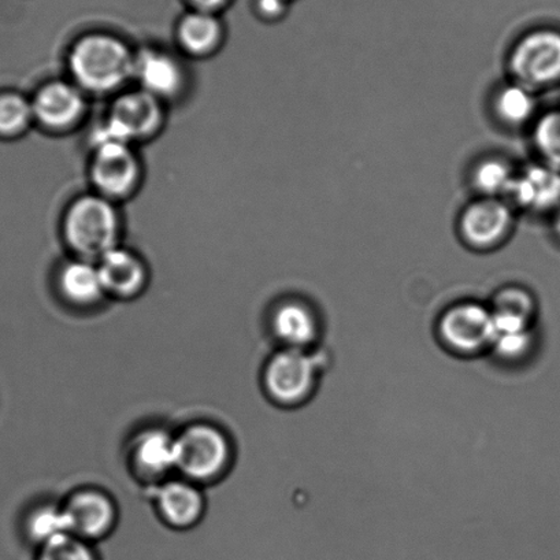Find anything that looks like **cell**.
<instances>
[{
	"label": "cell",
	"mask_w": 560,
	"mask_h": 560,
	"mask_svg": "<svg viewBox=\"0 0 560 560\" xmlns=\"http://www.w3.org/2000/svg\"><path fill=\"white\" fill-rule=\"evenodd\" d=\"M37 560H97V558L89 541L68 535L40 547Z\"/></svg>",
	"instance_id": "cell-26"
},
{
	"label": "cell",
	"mask_w": 560,
	"mask_h": 560,
	"mask_svg": "<svg viewBox=\"0 0 560 560\" xmlns=\"http://www.w3.org/2000/svg\"><path fill=\"white\" fill-rule=\"evenodd\" d=\"M32 102L15 92L0 94V138H14L34 121Z\"/></svg>",
	"instance_id": "cell-24"
},
{
	"label": "cell",
	"mask_w": 560,
	"mask_h": 560,
	"mask_svg": "<svg viewBox=\"0 0 560 560\" xmlns=\"http://www.w3.org/2000/svg\"><path fill=\"white\" fill-rule=\"evenodd\" d=\"M70 533L85 541L101 540L116 527L118 510L114 500L100 489L85 488L74 492L63 504Z\"/></svg>",
	"instance_id": "cell-10"
},
{
	"label": "cell",
	"mask_w": 560,
	"mask_h": 560,
	"mask_svg": "<svg viewBox=\"0 0 560 560\" xmlns=\"http://www.w3.org/2000/svg\"><path fill=\"white\" fill-rule=\"evenodd\" d=\"M25 532L31 540L40 547L57 538L72 535L63 505L57 508L52 504H43L32 510L25 520Z\"/></svg>",
	"instance_id": "cell-22"
},
{
	"label": "cell",
	"mask_w": 560,
	"mask_h": 560,
	"mask_svg": "<svg viewBox=\"0 0 560 560\" xmlns=\"http://www.w3.org/2000/svg\"><path fill=\"white\" fill-rule=\"evenodd\" d=\"M92 179L101 197L108 200L128 197L140 178V163L130 144L96 141Z\"/></svg>",
	"instance_id": "cell-9"
},
{
	"label": "cell",
	"mask_w": 560,
	"mask_h": 560,
	"mask_svg": "<svg viewBox=\"0 0 560 560\" xmlns=\"http://www.w3.org/2000/svg\"><path fill=\"white\" fill-rule=\"evenodd\" d=\"M439 337L451 352L476 355L492 348L494 325L491 307L460 302L445 310L439 319Z\"/></svg>",
	"instance_id": "cell-7"
},
{
	"label": "cell",
	"mask_w": 560,
	"mask_h": 560,
	"mask_svg": "<svg viewBox=\"0 0 560 560\" xmlns=\"http://www.w3.org/2000/svg\"><path fill=\"white\" fill-rule=\"evenodd\" d=\"M318 382V362L307 351L284 348L266 363L264 385L277 405L301 406L313 395Z\"/></svg>",
	"instance_id": "cell-6"
},
{
	"label": "cell",
	"mask_w": 560,
	"mask_h": 560,
	"mask_svg": "<svg viewBox=\"0 0 560 560\" xmlns=\"http://www.w3.org/2000/svg\"><path fill=\"white\" fill-rule=\"evenodd\" d=\"M492 313L509 315L532 323L536 314V299L524 287L509 285L493 296Z\"/></svg>",
	"instance_id": "cell-25"
},
{
	"label": "cell",
	"mask_w": 560,
	"mask_h": 560,
	"mask_svg": "<svg viewBox=\"0 0 560 560\" xmlns=\"http://www.w3.org/2000/svg\"><path fill=\"white\" fill-rule=\"evenodd\" d=\"M163 122L161 101L143 90L127 92L113 103L105 125L100 129L110 138L132 144L160 130Z\"/></svg>",
	"instance_id": "cell-8"
},
{
	"label": "cell",
	"mask_w": 560,
	"mask_h": 560,
	"mask_svg": "<svg viewBox=\"0 0 560 560\" xmlns=\"http://www.w3.org/2000/svg\"><path fill=\"white\" fill-rule=\"evenodd\" d=\"M492 112L503 127L521 129L533 125L538 117L536 92L514 81L499 86L492 97Z\"/></svg>",
	"instance_id": "cell-18"
},
{
	"label": "cell",
	"mask_w": 560,
	"mask_h": 560,
	"mask_svg": "<svg viewBox=\"0 0 560 560\" xmlns=\"http://www.w3.org/2000/svg\"><path fill=\"white\" fill-rule=\"evenodd\" d=\"M508 200L515 210L530 214H553L560 209V171L540 161L518 167Z\"/></svg>",
	"instance_id": "cell-11"
},
{
	"label": "cell",
	"mask_w": 560,
	"mask_h": 560,
	"mask_svg": "<svg viewBox=\"0 0 560 560\" xmlns=\"http://www.w3.org/2000/svg\"><path fill=\"white\" fill-rule=\"evenodd\" d=\"M156 508L163 521L174 529H189L205 514L206 500L198 483L188 480L167 481L158 489Z\"/></svg>",
	"instance_id": "cell-13"
},
{
	"label": "cell",
	"mask_w": 560,
	"mask_h": 560,
	"mask_svg": "<svg viewBox=\"0 0 560 560\" xmlns=\"http://www.w3.org/2000/svg\"><path fill=\"white\" fill-rule=\"evenodd\" d=\"M518 167L503 156H486L472 165L470 187L480 198L509 199Z\"/></svg>",
	"instance_id": "cell-20"
},
{
	"label": "cell",
	"mask_w": 560,
	"mask_h": 560,
	"mask_svg": "<svg viewBox=\"0 0 560 560\" xmlns=\"http://www.w3.org/2000/svg\"><path fill=\"white\" fill-rule=\"evenodd\" d=\"M259 13L268 20H279L285 14L288 0H258Z\"/></svg>",
	"instance_id": "cell-28"
},
{
	"label": "cell",
	"mask_w": 560,
	"mask_h": 560,
	"mask_svg": "<svg viewBox=\"0 0 560 560\" xmlns=\"http://www.w3.org/2000/svg\"><path fill=\"white\" fill-rule=\"evenodd\" d=\"M552 231L553 235L557 236L560 242V209L552 214Z\"/></svg>",
	"instance_id": "cell-30"
},
{
	"label": "cell",
	"mask_w": 560,
	"mask_h": 560,
	"mask_svg": "<svg viewBox=\"0 0 560 560\" xmlns=\"http://www.w3.org/2000/svg\"><path fill=\"white\" fill-rule=\"evenodd\" d=\"M232 445L220 428L199 422L176 436V471L184 480L209 483L230 469Z\"/></svg>",
	"instance_id": "cell-4"
},
{
	"label": "cell",
	"mask_w": 560,
	"mask_h": 560,
	"mask_svg": "<svg viewBox=\"0 0 560 560\" xmlns=\"http://www.w3.org/2000/svg\"><path fill=\"white\" fill-rule=\"evenodd\" d=\"M121 222L112 200L84 197L75 200L65 219V236L81 259L97 262L118 247Z\"/></svg>",
	"instance_id": "cell-2"
},
{
	"label": "cell",
	"mask_w": 560,
	"mask_h": 560,
	"mask_svg": "<svg viewBox=\"0 0 560 560\" xmlns=\"http://www.w3.org/2000/svg\"><path fill=\"white\" fill-rule=\"evenodd\" d=\"M132 460L141 476L152 480L166 477L176 471V436L162 429L140 433L133 442Z\"/></svg>",
	"instance_id": "cell-17"
},
{
	"label": "cell",
	"mask_w": 560,
	"mask_h": 560,
	"mask_svg": "<svg viewBox=\"0 0 560 560\" xmlns=\"http://www.w3.org/2000/svg\"><path fill=\"white\" fill-rule=\"evenodd\" d=\"M273 331L285 348L307 351L317 340L319 323L314 308L302 301H287L275 310Z\"/></svg>",
	"instance_id": "cell-16"
},
{
	"label": "cell",
	"mask_w": 560,
	"mask_h": 560,
	"mask_svg": "<svg viewBox=\"0 0 560 560\" xmlns=\"http://www.w3.org/2000/svg\"><path fill=\"white\" fill-rule=\"evenodd\" d=\"M59 288L65 299L79 307L95 306L106 296L96 262L86 259L65 266L59 276Z\"/></svg>",
	"instance_id": "cell-19"
},
{
	"label": "cell",
	"mask_w": 560,
	"mask_h": 560,
	"mask_svg": "<svg viewBox=\"0 0 560 560\" xmlns=\"http://www.w3.org/2000/svg\"><path fill=\"white\" fill-rule=\"evenodd\" d=\"M133 79L139 81L140 90L160 101L177 95L184 85L183 68L176 59L156 50L136 56Z\"/></svg>",
	"instance_id": "cell-15"
},
{
	"label": "cell",
	"mask_w": 560,
	"mask_h": 560,
	"mask_svg": "<svg viewBox=\"0 0 560 560\" xmlns=\"http://www.w3.org/2000/svg\"><path fill=\"white\" fill-rule=\"evenodd\" d=\"M136 56L122 40L89 35L75 43L69 57L70 72L79 89L108 94L133 79Z\"/></svg>",
	"instance_id": "cell-1"
},
{
	"label": "cell",
	"mask_w": 560,
	"mask_h": 560,
	"mask_svg": "<svg viewBox=\"0 0 560 560\" xmlns=\"http://www.w3.org/2000/svg\"><path fill=\"white\" fill-rule=\"evenodd\" d=\"M530 128L538 161L560 171V108L538 114Z\"/></svg>",
	"instance_id": "cell-23"
},
{
	"label": "cell",
	"mask_w": 560,
	"mask_h": 560,
	"mask_svg": "<svg viewBox=\"0 0 560 560\" xmlns=\"http://www.w3.org/2000/svg\"><path fill=\"white\" fill-rule=\"evenodd\" d=\"M106 295L132 299L145 287L147 270L135 254L124 248H114L96 262Z\"/></svg>",
	"instance_id": "cell-14"
},
{
	"label": "cell",
	"mask_w": 560,
	"mask_h": 560,
	"mask_svg": "<svg viewBox=\"0 0 560 560\" xmlns=\"http://www.w3.org/2000/svg\"><path fill=\"white\" fill-rule=\"evenodd\" d=\"M31 102L36 121L50 130L72 128L85 112L83 90L65 81L42 86Z\"/></svg>",
	"instance_id": "cell-12"
},
{
	"label": "cell",
	"mask_w": 560,
	"mask_h": 560,
	"mask_svg": "<svg viewBox=\"0 0 560 560\" xmlns=\"http://www.w3.org/2000/svg\"><path fill=\"white\" fill-rule=\"evenodd\" d=\"M189 2L200 12L214 13L215 10L224 7L228 0H189Z\"/></svg>",
	"instance_id": "cell-29"
},
{
	"label": "cell",
	"mask_w": 560,
	"mask_h": 560,
	"mask_svg": "<svg viewBox=\"0 0 560 560\" xmlns=\"http://www.w3.org/2000/svg\"><path fill=\"white\" fill-rule=\"evenodd\" d=\"M533 340L535 337L530 329L504 331L494 336L492 350L503 361L516 362L532 351Z\"/></svg>",
	"instance_id": "cell-27"
},
{
	"label": "cell",
	"mask_w": 560,
	"mask_h": 560,
	"mask_svg": "<svg viewBox=\"0 0 560 560\" xmlns=\"http://www.w3.org/2000/svg\"><path fill=\"white\" fill-rule=\"evenodd\" d=\"M510 81L533 92L547 91L560 84V31L540 26L525 32L510 48Z\"/></svg>",
	"instance_id": "cell-3"
},
{
	"label": "cell",
	"mask_w": 560,
	"mask_h": 560,
	"mask_svg": "<svg viewBox=\"0 0 560 560\" xmlns=\"http://www.w3.org/2000/svg\"><path fill=\"white\" fill-rule=\"evenodd\" d=\"M179 45L195 57L208 56L219 47L222 25L214 13L194 12L184 18L178 26Z\"/></svg>",
	"instance_id": "cell-21"
},
{
	"label": "cell",
	"mask_w": 560,
	"mask_h": 560,
	"mask_svg": "<svg viewBox=\"0 0 560 560\" xmlns=\"http://www.w3.org/2000/svg\"><path fill=\"white\" fill-rule=\"evenodd\" d=\"M516 210L508 199H472L462 209L456 232L459 241L472 253L498 252L514 235Z\"/></svg>",
	"instance_id": "cell-5"
}]
</instances>
